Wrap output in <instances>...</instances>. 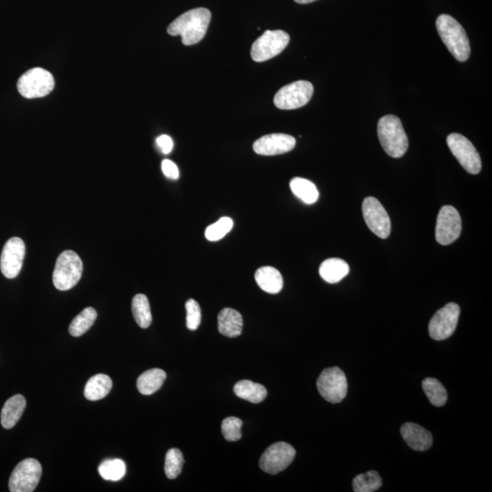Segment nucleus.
<instances>
[{
    "label": "nucleus",
    "instance_id": "obj_1",
    "mask_svg": "<svg viewBox=\"0 0 492 492\" xmlns=\"http://www.w3.org/2000/svg\"><path fill=\"white\" fill-rule=\"evenodd\" d=\"M211 18V12L207 9H191L171 22L167 32L171 36H181L183 44L191 46L205 38Z\"/></svg>",
    "mask_w": 492,
    "mask_h": 492
},
{
    "label": "nucleus",
    "instance_id": "obj_2",
    "mask_svg": "<svg viewBox=\"0 0 492 492\" xmlns=\"http://www.w3.org/2000/svg\"><path fill=\"white\" fill-rule=\"evenodd\" d=\"M436 27L452 56L461 63L467 60L471 55V45L462 26L451 16L442 14L437 18Z\"/></svg>",
    "mask_w": 492,
    "mask_h": 492
},
{
    "label": "nucleus",
    "instance_id": "obj_3",
    "mask_svg": "<svg viewBox=\"0 0 492 492\" xmlns=\"http://www.w3.org/2000/svg\"><path fill=\"white\" fill-rule=\"evenodd\" d=\"M378 135L385 153L390 157L400 158L407 153L409 139L400 118L386 115L378 123Z\"/></svg>",
    "mask_w": 492,
    "mask_h": 492
},
{
    "label": "nucleus",
    "instance_id": "obj_4",
    "mask_svg": "<svg viewBox=\"0 0 492 492\" xmlns=\"http://www.w3.org/2000/svg\"><path fill=\"white\" fill-rule=\"evenodd\" d=\"M82 271V261L79 255L70 250L61 252L54 268V287L60 291L71 289L79 283Z\"/></svg>",
    "mask_w": 492,
    "mask_h": 492
},
{
    "label": "nucleus",
    "instance_id": "obj_5",
    "mask_svg": "<svg viewBox=\"0 0 492 492\" xmlns=\"http://www.w3.org/2000/svg\"><path fill=\"white\" fill-rule=\"evenodd\" d=\"M55 80L53 74L42 68H33L21 75L17 88L26 99L42 98L53 92Z\"/></svg>",
    "mask_w": 492,
    "mask_h": 492
},
{
    "label": "nucleus",
    "instance_id": "obj_6",
    "mask_svg": "<svg viewBox=\"0 0 492 492\" xmlns=\"http://www.w3.org/2000/svg\"><path fill=\"white\" fill-rule=\"evenodd\" d=\"M42 474L41 463L35 459H26L18 463L9 478L11 492H32L40 483Z\"/></svg>",
    "mask_w": 492,
    "mask_h": 492
},
{
    "label": "nucleus",
    "instance_id": "obj_7",
    "mask_svg": "<svg viewBox=\"0 0 492 492\" xmlns=\"http://www.w3.org/2000/svg\"><path fill=\"white\" fill-rule=\"evenodd\" d=\"M320 395L330 403H340L348 394V380L338 367L326 368L316 382Z\"/></svg>",
    "mask_w": 492,
    "mask_h": 492
},
{
    "label": "nucleus",
    "instance_id": "obj_8",
    "mask_svg": "<svg viewBox=\"0 0 492 492\" xmlns=\"http://www.w3.org/2000/svg\"><path fill=\"white\" fill-rule=\"evenodd\" d=\"M290 37L286 31H267L252 44L251 50L252 59L255 63H264L265 60L277 56L289 43Z\"/></svg>",
    "mask_w": 492,
    "mask_h": 492
},
{
    "label": "nucleus",
    "instance_id": "obj_9",
    "mask_svg": "<svg viewBox=\"0 0 492 492\" xmlns=\"http://www.w3.org/2000/svg\"><path fill=\"white\" fill-rule=\"evenodd\" d=\"M446 144L465 171L471 174L480 173L481 159L471 141L461 134H451L446 138Z\"/></svg>",
    "mask_w": 492,
    "mask_h": 492
},
{
    "label": "nucleus",
    "instance_id": "obj_10",
    "mask_svg": "<svg viewBox=\"0 0 492 492\" xmlns=\"http://www.w3.org/2000/svg\"><path fill=\"white\" fill-rule=\"evenodd\" d=\"M313 93L312 84L306 80H299L278 90L274 96V103L281 109H299L309 102Z\"/></svg>",
    "mask_w": 492,
    "mask_h": 492
},
{
    "label": "nucleus",
    "instance_id": "obj_11",
    "mask_svg": "<svg viewBox=\"0 0 492 492\" xmlns=\"http://www.w3.org/2000/svg\"><path fill=\"white\" fill-rule=\"evenodd\" d=\"M296 457V449L286 442H277L271 445L264 452L259 461L262 471L276 475L284 471Z\"/></svg>",
    "mask_w": 492,
    "mask_h": 492
},
{
    "label": "nucleus",
    "instance_id": "obj_12",
    "mask_svg": "<svg viewBox=\"0 0 492 492\" xmlns=\"http://www.w3.org/2000/svg\"><path fill=\"white\" fill-rule=\"evenodd\" d=\"M461 217L451 205L443 206L437 218L436 241L442 245L454 242L461 234Z\"/></svg>",
    "mask_w": 492,
    "mask_h": 492
},
{
    "label": "nucleus",
    "instance_id": "obj_13",
    "mask_svg": "<svg viewBox=\"0 0 492 492\" xmlns=\"http://www.w3.org/2000/svg\"><path fill=\"white\" fill-rule=\"evenodd\" d=\"M461 309L455 303H449L433 316L429 325V336L442 341L453 335L457 328Z\"/></svg>",
    "mask_w": 492,
    "mask_h": 492
},
{
    "label": "nucleus",
    "instance_id": "obj_14",
    "mask_svg": "<svg viewBox=\"0 0 492 492\" xmlns=\"http://www.w3.org/2000/svg\"><path fill=\"white\" fill-rule=\"evenodd\" d=\"M365 223L372 232L381 239H387L391 232V222L386 210L378 199L368 197L362 205Z\"/></svg>",
    "mask_w": 492,
    "mask_h": 492
},
{
    "label": "nucleus",
    "instance_id": "obj_15",
    "mask_svg": "<svg viewBox=\"0 0 492 492\" xmlns=\"http://www.w3.org/2000/svg\"><path fill=\"white\" fill-rule=\"evenodd\" d=\"M26 246L22 239H9L3 248L0 257V269L3 276L9 279L17 277L21 273L25 257Z\"/></svg>",
    "mask_w": 492,
    "mask_h": 492
},
{
    "label": "nucleus",
    "instance_id": "obj_16",
    "mask_svg": "<svg viewBox=\"0 0 492 492\" xmlns=\"http://www.w3.org/2000/svg\"><path fill=\"white\" fill-rule=\"evenodd\" d=\"M296 141L293 136L274 134L264 135L254 142L252 149L259 155L272 156L288 153L296 146Z\"/></svg>",
    "mask_w": 492,
    "mask_h": 492
},
{
    "label": "nucleus",
    "instance_id": "obj_17",
    "mask_svg": "<svg viewBox=\"0 0 492 492\" xmlns=\"http://www.w3.org/2000/svg\"><path fill=\"white\" fill-rule=\"evenodd\" d=\"M405 442L411 449L417 451H426L432 448L433 438L432 433L423 427L415 423L404 424L400 429Z\"/></svg>",
    "mask_w": 492,
    "mask_h": 492
},
{
    "label": "nucleus",
    "instance_id": "obj_18",
    "mask_svg": "<svg viewBox=\"0 0 492 492\" xmlns=\"http://www.w3.org/2000/svg\"><path fill=\"white\" fill-rule=\"evenodd\" d=\"M244 320L238 311L232 309H223L218 315V329L223 336L228 338H237L242 334Z\"/></svg>",
    "mask_w": 492,
    "mask_h": 492
},
{
    "label": "nucleus",
    "instance_id": "obj_19",
    "mask_svg": "<svg viewBox=\"0 0 492 492\" xmlns=\"http://www.w3.org/2000/svg\"><path fill=\"white\" fill-rule=\"evenodd\" d=\"M255 281L262 290L274 294L281 292L284 287L283 277L277 268L263 267L258 268L255 274Z\"/></svg>",
    "mask_w": 492,
    "mask_h": 492
},
{
    "label": "nucleus",
    "instance_id": "obj_20",
    "mask_svg": "<svg viewBox=\"0 0 492 492\" xmlns=\"http://www.w3.org/2000/svg\"><path fill=\"white\" fill-rule=\"evenodd\" d=\"M26 406H27V402L22 395H15L6 400L1 410V416H0L3 428L12 429L21 419Z\"/></svg>",
    "mask_w": 492,
    "mask_h": 492
},
{
    "label": "nucleus",
    "instance_id": "obj_21",
    "mask_svg": "<svg viewBox=\"0 0 492 492\" xmlns=\"http://www.w3.org/2000/svg\"><path fill=\"white\" fill-rule=\"evenodd\" d=\"M349 265L339 258H330L323 261L319 267L320 277L329 284L338 283L349 273Z\"/></svg>",
    "mask_w": 492,
    "mask_h": 492
},
{
    "label": "nucleus",
    "instance_id": "obj_22",
    "mask_svg": "<svg viewBox=\"0 0 492 492\" xmlns=\"http://www.w3.org/2000/svg\"><path fill=\"white\" fill-rule=\"evenodd\" d=\"M112 381L109 375L98 374L93 375L87 382L84 396L90 401L105 399L112 390Z\"/></svg>",
    "mask_w": 492,
    "mask_h": 492
},
{
    "label": "nucleus",
    "instance_id": "obj_23",
    "mask_svg": "<svg viewBox=\"0 0 492 492\" xmlns=\"http://www.w3.org/2000/svg\"><path fill=\"white\" fill-rule=\"evenodd\" d=\"M166 380V373L160 368H153L145 371L137 380L139 392L145 396L156 392Z\"/></svg>",
    "mask_w": 492,
    "mask_h": 492
},
{
    "label": "nucleus",
    "instance_id": "obj_24",
    "mask_svg": "<svg viewBox=\"0 0 492 492\" xmlns=\"http://www.w3.org/2000/svg\"><path fill=\"white\" fill-rule=\"evenodd\" d=\"M235 394L242 400L258 404L267 397V390L263 385L250 380H241L235 384Z\"/></svg>",
    "mask_w": 492,
    "mask_h": 492
},
{
    "label": "nucleus",
    "instance_id": "obj_25",
    "mask_svg": "<svg viewBox=\"0 0 492 492\" xmlns=\"http://www.w3.org/2000/svg\"><path fill=\"white\" fill-rule=\"evenodd\" d=\"M290 188L294 196L306 205H313L319 200V193L315 184L304 178H294L291 180Z\"/></svg>",
    "mask_w": 492,
    "mask_h": 492
},
{
    "label": "nucleus",
    "instance_id": "obj_26",
    "mask_svg": "<svg viewBox=\"0 0 492 492\" xmlns=\"http://www.w3.org/2000/svg\"><path fill=\"white\" fill-rule=\"evenodd\" d=\"M132 310L135 321L140 328L145 329L151 326L153 316L146 296L142 294H136L132 299Z\"/></svg>",
    "mask_w": 492,
    "mask_h": 492
},
{
    "label": "nucleus",
    "instance_id": "obj_27",
    "mask_svg": "<svg viewBox=\"0 0 492 492\" xmlns=\"http://www.w3.org/2000/svg\"><path fill=\"white\" fill-rule=\"evenodd\" d=\"M97 312L93 307H87L73 320L69 328L70 334L79 338L92 328L97 319Z\"/></svg>",
    "mask_w": 492,
    "mask_h": 492
},
{
    "label": "nucleus",
    "instance_id": "obj_28",
    "mask_svg": "<svg viewBox=\"0 0 492 492\" xmlns=\"http://www.w3.org/2000/svg\"><path fill=\"white\" fill-rule=\"evenodd\" d=\"M424 392L428 397L430 403L436 407H442L448 400V394L444 386L438 380L427 378L422 382Z\"/></svg>",
    "mask_w": 492,
    "mask_h": 492
},
{
    "label": "nucleus",
    "instance_id": "obj_29",
    "mask_svg": "<svg viewBox=\"0 0 492 492\" xmlns=\"http://www.w3.org/2000/svg\"><path fill=\"white\" fill-rule=\"evenodd\" d=\"M352 486L355 492H374L381 488L382 480L377 471H369L358 475L353 480Z\"/></svg>",
    "mask_w": 492,
    "mask_h": 492
},
{
    "label": "nucleus",
    "instance_id": "obj_30",
    "mask_svg": "<svg viewBox=\"0 0 492 492\" xmlns=\"http://www.w3.org/2000/svg\"><path fill=\"white\" fill-rule=\"evenodd\" d=\"M99 474L105 481H118L126 474V465L122 459H107L99 466Z\"/></svg>",
    "mask_w": 492,
    "mask_h": 492
},
{
    "label": "nucleus",
    "instance_id": "obj_31",
    "mask_svg": "<svg viewBox=\"0 0 492 492\" xmlns=\"http://www.w3.org/2000/svg\"><path fill=\"white\" fill-rule=\"evenodd\" d=\"M184 459L182 451L178 449H171L165 457L164 471L167 478L173 480L182 474Z\"/></svg>",
    "mask_w": 492,
    "mask_h": 492
},
{
    "label": "nucleus",
    "instance_id": "obj_32",
    "mask_svg": "<svg viewBox=\"0 0 492 492\" xmlns=\"http://www.w3.org/2000/svg\"><path fill=\"white\" fill-rule=\"evenodd\" d=\"M232 228H234V221L230 217H222L218 221L207 228L205 237L211 242L221 240Z\"/></svg>",
    "mask_w": 492,
    "mask_h": 492
},
{
    "label": "nucleus",
    "instance_id": "obj_33",
    "mask_svg": "<svg viewBox=\"0 0 492 492\" xmlns=\"http://www.w3.org/2000/svg\"><path fill=\"white\" fill-rule=\"evenodd\" d=\"M242 422L235 417H226L222 423V433L228 442H238L242 438Z\"/></svg>",
    "mask_w": 492,
    "mask_h": 492
},
{
    "label": "nucleus",
    "instance_id": "obj_34",
    "mask_svg": "<svg viewBox=\"0 0 492 492\" xmlns=\"http://www.w3.org/2000/svg\"><path fill=\"white\" fill-rule=\"evenodd\" d=\"M186 309L187 328L191 331H196L202 321V311L199 304L194 299H189L186 304Z\"/></svg>",
    "mask_w": 492,
    "mask_h": 492
},
{
    "label": "nucleus",
    "instance_id": "obj_35",
    "mask_svg": "<svg viewBox=\"0 0 492 492\" xmlns=\"http://www.w3.org/2000/svg\"><path fill=\"white\" fill-rule=\"evenodd\" d=\"M161 170L164 176L171 180H177L180 176L179 170L176 164L170 160H164L161 163Z\"/></svg>",
    "mask_w": 492,
    "mask_h": 492
},
{
    "label": "nucleus",
    "instance_id": "obj_36",
    "mask_svg": "<svg viewBox=\"0 0 492 492\" xmlns=\"http://www.w3.org/2000/svg\"><path fill=\"white\" fill-rule=\"evenodd\" d=\"M157 145L158 147L161 149L164 154H169L173 148V141L171 140L170 136L168 135H161L160 137L157 138Z\"/></svg>",
    "mask_w": 492,
    "mask_h": 492
},
{
    "label": "nucleus",
    "instance_id": "obj_37",
    "mask_svg": "<svg viewBox=\"0 0 492 492\" xmlns=\"http://www.w3.org/2000/svg\"><path fill=\"white\" fill-rule=\"evenodd\" d=\"M294 1L299 3V4H309V3H312L316 0H294Z\"/></svg>",
    "mask_w": 492,
    "mask_h": 492
}]
</instances>
